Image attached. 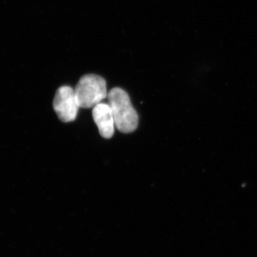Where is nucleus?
<instances>
[{
	"label": "nucleus",
	"mask_w": 257,
	"mask_h": 257,
	"mask_svg": "<svg viewBox=\"0 0 257 257\" xmlns=\"http://www.w3.org/2000/svg\"><path fill=\"white\" fill-rule=\"evenodd\" d=\"M107 97L116 128L122 133L135 131L138 126V114L127 93L121 88L116 87L108 92Z\"/></svg>",
	"instance_id": "obj_1"
},
{
	"label": "nucleus",
	"mask_w": 257,
	"mask_h": 257,
	"mask_svg": "<svg viewBox=\"0 0 257 257\" xmlns=\"http://www.w3.org/2000/svg\"><path fill=\"white\" fill-rule=\"evenodd\" d=\"M80 108H93L107 97L106 81L96 74H86L74 88Z\"/></svg>",
	"instance_id": "obj_2"
},
{
	"label": "nucleus",
	"mask_w": 257,
	"mask_h": 257,
	"mask_svg": "<svg viewBox=\"0 0 257 257\" xmlns=\"http://www.w3.org/2000/svg\"><path fill=\"white\" fill-rule=\"evenodd\" d=\"M53 106L61 121L70 122L75 120L80 107L73 88L69 86L59 88L54 99Z\"/></svg>",
	"instance_id": "obj_3"
},
{
	"label": "nucleus",
	"mask_w": 257,
	"mask_h": 257,
	"mask_svg": "<svg viewBox=\"0 0 257 257\" xmlns=\"http://www.w3.org/2000/svg\"><path fill=\"white\" fill-rule=\"evenodd\" d=\"M92 116L102 138L110 139L114 133V116L109 104L101 102L94 106Z\"/></svg>",
	"instance_id": "obj_4"
}]
</instances>
